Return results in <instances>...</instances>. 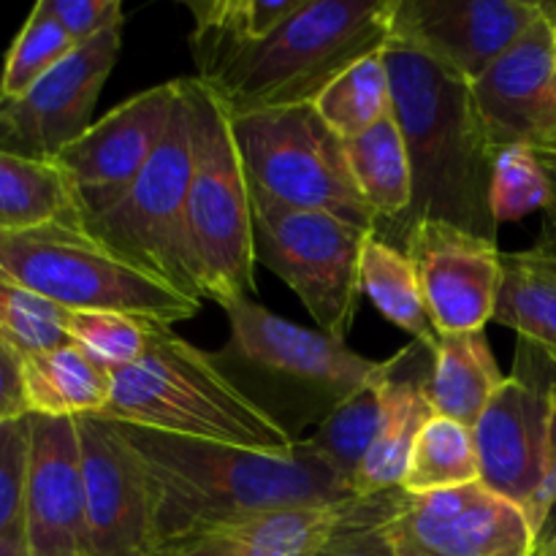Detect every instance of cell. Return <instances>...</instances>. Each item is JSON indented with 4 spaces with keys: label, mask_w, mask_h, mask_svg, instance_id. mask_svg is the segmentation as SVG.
<instances>
[{
    "label": "cell",
    "mask_w": 556,
    "mask_h": 556,
    "mask_svg": "<svg viewBox=\"0 0 556 556\" xmlns=\"http://www.w3.org/2000/svg\"><path fill=\"white\" fill-rule=\"evenodd\" d=\"M117 427L144 467L157 546L206 535L264 510L356 497L342 472L309 440L271 454L119 421Z\"/></svg>",
    "instance_id": "1"
},
{
    "label": "cell",
    "mask_w": 556,
    "mask_h": 556,
    "mask_svg": "<svg viewBox=\"0 0 556 556\" xmlns=\"http://www.w3.org/2000/svg\"><path fill=\"white\" fill-rule=\"evenodd\" d=\"M394 117L405 136L413 168V206L391 244L400 248L407 228L445 220L497 242L500 226L489 210L494 144L472 98V85L391 36L386 43Z\"/></svg>",
    "instance_id": "2"
},
{
    "label": "cell",
    "mask_w": 556,
    "mask_h": 556,
    "mask_svg": "<svg viewBox=\"0 0 556 556\" xmlns=\"http://www.w3.org/2000/svg\"><path fill=\"white\" fill-rule=\"evenodd\" d=\"M228 342L210 353L223 378L293 443L307 440L351 396L380 380L389 362H372L342 340L269 313L253 299L226 304Z\"/></svg>",
    "instance_id": "3"
},
{
    "label": "cell",
    "mask_w": 556,
    "mask_h": 556,
    "mask_svg": "<svg viewBox=\"0 0 556 556\" xmlns=\"http://www.w3.org/2000/svg\"><path fill=\"white\" fill-rule=\"evenodd\" d=\"M396 0H304L271 36L231 54L210 79L231 117L313 106L356 60L391 38Z\"/></svg>",
    "instance_id": "4"
},
{
    "label": "cell",
    "mask_w": 556,
    "mask_h": 556,
    "mask_svg": "<svg viewBox=\"0 0 556 556\" xmlns=\"http://www.w3.org/2000/svg\"><path fill=\"white\" fill-rule=\"evenodd\" d=\"M112 378L103 410L112 421L271 454L296 445L223 378L210 353L174 334L172 326H155L144 356L112 369Z\"/></svg>",
    "instance_id": "5"
},
{
    "label": "cell",
    "mask_w": 556,
    "mask_h": 556,
    "mask_svg": "<svg viewBox=\"0 0 556 556\" xmlns=\"http://www.w3.org/2000/svg\"><path fill=\"white\" fill-rule=\"evenodd\" d=\"M190 109V185L185 223L201 299L215 304L255 293L253 199L231 114L210 85L182 79Z\"/></svg>",
    "instance_id": "6"
},
{
    "label": "cell",
    "mask_w": 556,
    "mask_h": 556,
    "mask_svg": "<svg viewBox=\"0 0 556 556\" xmlns=\"http://www.w3.org/2000/svg\"><path fill=\"white\" fill-rule=\"evenodd\" d=\"M0 271L65 313H123L172 326L201 309L199 299L134 269L74 226L0 231Z\"/></svg>",
    "instance_id": "7"
},
{
    "label": "cell",
    "mask_w": 556,
    "mask_h": 556,
    "mask_svg": "<svg viewBox=\"0 0 556 556\" xmlns=\"http://www.w3.org/2000/svg\"><path fill=\"white\" fill-rule=\"evenodd\" d=\"M250 188L296 210L329 212L375 231L353 182L345 141L309 103L231 117Z\"/></svg>",
    "instance_id": "8"
},
{
    "label": "cell",
    "mask_w": 556,
    "mask_h": 556,
    "mask_svg": "<svg viewBox=\"0 0 556 556\" xmlns=\"http://www.w3.org/2000/svg\"><path fill=\"white\" fill-rule=\"evenodd\" d=\"M190 163V109L182 90L168 134L144 172L109 210L81 223V228L119 261L201 302L185 223Z\"/></svg>",
    "instance_id": "9"
},
{
    "label": "cell",
    "mask_w": 556,
    "mask_h": 556,
    "mask_svg": "<svg viewBox=\"0 0 556 556\" xmlns=\"http://www.w3.org/2000/svg\"><path fill=\"white\" fill-rule=\"evenodd\" d=\"M255 261L275 271L307 307L320 331L345 342L356 318L358 266L372 231L329 212L296 210L250 188Z\"/></svg>",
    "instance_id": "10"
},
{
    "label": "cell",
    "mask_w": 556,
    "mask_h": 556,
    "mask_svg": "<svg viewBox=\"0 0 556 556\" xmlns=\"http://www.w3.org/2000/svg\"><path fill=\"white\" fill-rule=\"evenodd\" d=\"M396 556H535L543 535L521 505L481 481L407 494L386 521Z\"/></svg>",
    "instance_id": "11"
},
{
    "label": "cell",
    "mask_w": 556,
    "mask_h": 556,
    "mask_svg": "<svg viewBox=\"0 0 556 556\" xmlns=\"http://www.w3.org/2000/svg\"><path fill=\"white\" fill-rule=\"evenodd\" d=\"M123 27H109L76 47L20 98H0V150L54 163L90 128L92 109L123 47Z\"/></svg>",
    "instance_id": "12"
},
{
    "label": "cell",
    "mask_w": 556,
    "mask_h": 556,
    "mask_svg": "<svg viewBox=\"0 0 556 556\" xmlns=\"http://www.w3.org/2000/svg\"><path fill=\"white\" fill-rule=\"evenodd\" d=\"M182 98V79L163 81L114 106L79 139L60 152L58 163L71 179L81 223L114 204L144 172Z\"/></svg>",
    "instance_id": "13"
},
{
    "label": "cell",
    "mask_w": 556,
    "mask_h": 556,
    "mask_svg": "<svg viewBox=\"0 0 556 556\" xmlns=\"http://www.w3.org/2000/svg\"><path fill=\"white\" fill-rule=\"evenodd\" d=\"M413 261L434 331H483L497 313L503 288V250L445 220H421L400 244Z\"/></svg>",
    "instance_id": "14"
},
{
    "label": "cell",
    "mask_w": 556,
    "mask_h": 556,
    "mask_svg": "<svg viewBox=\"0 0 556 556\" xmlns=\"http://www.w3.org/2000/svg\"><path fill=\"white\" fill-rule=\"evenodd\" d=\"M76 429L85 470L87 556H152L155 514L139 456L112 418L81 416Z\"/></svg>",
    "instance_id": "15"
},
{
    "label": "cell",
    "mask_w": 556,
    "mask_h": 556,
    "mask_svg": "<svg viewBox=\"0 0 556 556\" xmlns=\"http://www.w3.org/2000/svg\"><path fill=\"white\" fill-rule=\"evenodd\" d=\"M538 20L541 3L532 0H396L391 36L472 85Z\"/></svg>",
    "instance_id": "16"
},
{
    "label": "cell",
    "mask_w": 556,
    "mask_h": 556,
    "mask_svg": "<svg viewBox=\"0 0 556 556\" xmlns=\"http://www.w3.org/2000/svg\"><path fill=\"white\" fill-rule=\"evenodd\" d=\"M25 552L27 556H87L85 470L76 418L30 416Z\"/></svg>",
    "instance_id": "17"
},
{
    "label": "cell",
    "mask_w": 556,
    "mask_h": 556,
    "mask_svg": "<svg viewBox=\"0 0 556 556\" xmlns=\"http://www.w3.org/2000/svg\"><path fill=\"white\" fill-rule=\"evenodd\" d=\"M472 440L483 486L530 516L546 478L548 383L505 378L472 427Z\"/></svg>",
    "instance_id": "18"
},
{
    "label": "cell",
    "mask_w": 556,
    "mask_h": 556,
    "mask_svg": "<svg viewBox=\"0 0 556 556\" xmlns=\"http://www.w3.org/2000/svg\"><path fill=\"white\" fill-rule=\"evenodd\" d=\"M494 150L556 134V38L541 20L472 81Z\"/></svg>",
    "instance_id": "19"
},
{
    "label": "cell",
    "mask_w": 556,
    "mask_h": 556,
    "mask_svg": "<svg viewBox=\"0 0 556 556\" xmlns=\"http://www.w3.org/2000/svg\"><path fill=\"white\" fill-rule=\"evenodd\" d=\"M432 356V348L413 342L391 358L389 375L383 378V427H380L378 443L372 445L353 481L356 497H372V494L402 486L413 443L424 424L434 416L432 402H429Z\"/></svg>",
    "instance_id": "20"
},
{
    "label": "cell",
    "mask_w": 556,
    "mask_h": 556,
    "mask_svg": "<svg viewBox=\"0 0 556 556\" xmlns=\"http://www.w3.org/2000/svg\"><path fill=\"white\" fill-rule=\"evenodd\" d=\"M494 320L516 331L521 358L543 364L556 378V250L535 244L521 253H503Z\"/></svg>",
    "instance_id": "21"
},
{
    "label": "cell",
    "mask_w": 556,
    "mask_h": 556,
    "mask_svg": "<svg viewBox=\"0 0 556 556\" xmlns=\"http://www.w3.org/2000/svg\"><path fill=\"white\" fill-rule=\"evenodd\" d=\"M367 497L342 503L288 505L233 521L206 535H217L233 556H315L348 521L356 519Z\"/></svg>",
    "instance_id": "22"
},
{
    "label": "cell",
    "mask_w": 556,
    "mask_h": 556,
    "mask_svg": "<svg viewBox=\"0 0 556 556\" xmlns=\"http://www.w3.org/2000/svg\"><path fill=\"white\" fill-rule=\"evenodd\" d=\"M22 386L30 416H103L112 400V369L74 342L20 358Z\"/></svg>",
    "instance_id": "23"
},
{
    "label": "cell",
    "mask_w": 556,
    "mask_h": 556,
    "mask_svg": "<svg viewBox=\"0 0 556 556\" xmlns=\"http://www.w3.org/2000/svg\"><path fill=\"white\" fill-rule=\"evenodd\" d=\"M345 155L358 195L375 217V233L391 242L413 206L410 155L394 114L345 141Z\"/></svg>",
    "instance_id": "24"
},
{
    "label": "cell",
    "mask_w": 556,
    "mask_h": 556,
    "mask_svg": "<svg viewBox=\"0 0 556 556\" xmlns=\"http://www.w3.org/2000/svg\"><path fill=\"white\" fill-rule=\"evenodd\" d=\"M503 380L483 331L438 337L429 372V402L438 416L472 429Z\"/></svg>",
    "instance_id": "25"
},
{
    "label": "cell",
    "mask_w": 556,
    "mask_h": 556,
    "mask_svg": "<svg viewBox=\"0 0 556 556\" xmlns=\"http://www.w3.org/2000/svg\"><path fill=\"white\" fill-rule=\"evenodd\" d=\"M41 226L81 228L74 185L58 163L0 150V231Z\"/></svg>",
    "instance_id": "26"
},
{
    "label": "cell",
    "mask_w": 556,
    "mask_h": 556,
    "mask_svg": "<svg viewBox=\"0 0 556 556\" xmlns=\"http://www.w3.org/2000/svg\"><path fill=\"white\" fill-rule=\"evenodd\" d=\"M304 0H206L188 3L195 16L193 58L199 79H210L231 54L264 41L286 20H291Z\"/></svg>",
    "instance_id": "27"
},
{
    "label": "cell",
    "mask_w": 556,
    "mask_h": 556,
    "mask_svg": "<svg viewBox=\"0 0 556 556\" xmlns=\"http://www.w3.org/2000/svg\"><path fill=\"white\" fill-rule=\"evenodd\" d=\"M358 288L386 320L434 351L438 331L424 302L418 271L405 250L380 239L375 231L369 233L362 250Z\"/></svg>",
    "instance_id": "28"
},
{
    "label": "cell",
    "mask_w": 556,
    "mask_h": 556,
    "mask_svg": "<svg viewBox=\"0 0 556 556\" xmlns=\"http://www.w3.org/2000/svg\"><path fill=\"white\" fill-rule=\"evenodd\" d=\"M313 109L326 125L351 141L367 134L378 123L394 114L391 96V74L386 63V47L375 49L367 58L356 60L351 68L342 71L324 92L313 101Z\"/></svg>",
    "instance_id": "29"
},
{
    "label": "cell",
    "mask_w": 556,
    "mask_h": 556,
    "mask_svg": "<svg viewBox=\"0 0 556 556\" xmlns=\"http://www.w3.org/2000/svg\"><path fill=\"white\" fill-rule=\"evenodd\" d=\"M481 481L472 429L434 413L413 443L402 492L432 494Z\"/></svg>",
    "instance_id": "30"
},
{
    "label": "cell",
    "mask_w": 556,
    "mask_h": 556,
    "mask_svg": "<svg viewBox=\"0 0 556 556\" xmlns=\"http://www.w3.org/2000/svg\"><path fill=\"white\" fill-rule=\"evenodd\" d=\"M391 367V358H389ZM389 375V369H386ZM383 375V378H386ZM383 378L375 380L364 391L345 402L337 413H331L313 434H307L309 443L342 472L348 483L356 481L364 459L369 456L372 445L378 443L380 427H383L386 402H383Z\"/></svg>",
    "instance_id": "31"
},
{
    "label": "cell",
    "mask_w": 556,
    "mask_h": 556,
    "mask_svg": "<svg viewBox=\"0 0 556 556\" xmlns=\"http://www.w3.org/2000/svg\"><path fill=\"white\" fill-rule=\"evenodd\" d=\"M552 206V182L538 157L535 147L519 141L494 152L492 185H489V210L497 226L516 223L530 212Z\"/></svg>",
    "instance_id": "32"
},
{
    "label": "cell",
    "mask_w": 556,
    "mask_h": 556,
    "mask_svg": "<svg viewBox=\"0 0 556 556\" xmlns=\"http://www.w3.org/2000/svg\"><path fill=\"white\" fill-rule=\"evenodd\" d=\"M74 49L76 43L71 41L68 33L41 9V3H36L5 54L3 74H0V98H20L54 65L63 63Z\"/></svg>",
    "instance_id": "33"
},
{
    "label": "cell",
    "mask_w": 556,
    "mask_h": 556,
    "mask_svg": "<svg viewBox=\"0 0 556 556\" xmlns=\"http://www.w3.org/2000/svg\"><path fill=\"white\" fill-rule=\"evenodd\" d=\"M0 342L20 358L65 345V309L43 302L0 271Z\"/></svg>",
    "instance_id": "34"
},
{
    "label": "cell",
    "mask_w": 556,
    "mask_h": 556,
    "mask_svg": "<svg viewBox=\"0 0 556 556\" xmlns=\"http://www.w3.org/2000/svg\"><path fill=\"white\" fill-rule=\"evenodd\" d=\"M155 326L163 324H147L123 313H65L68 340L109 369L139 362Z\"/></svg>",
    "instance_id": "35"
},
{
    "label": "cell",
    "mask_w": 556,
    "mask_h": 556,
    "mask_svg": "<svg viewBox=\"0 0 556 556\" xmlns=\"http://www.w3.org/2000/svg\"><path fill=\"white\" fill-rule=\"evenodd\" d=\"M30 416L0 424V541L25 546V483Z\"/></svg>",
    "instance_id": "36"
},
{
    "label": "cell",
    "mask_w": 556,
    "mask_h": 556,
    "mask_svg": "<svg viewBox=\"0 0 556 556\" xmlns=\"http://www.w3.org/2000/svg\"><path fill=\"white\" fill-rule=\"evenodd\" d=\"M402 500H405L402 489L367 497L362 514L348 521L315 556H396L383 527L400 508Z\"/></svg>",
    "instance_id": "37"
},
{
    "label": "cell",
    "mask_w": 556,
    "mask_h": 556,
    "mask_svg": "<svg viewBox=\"0 0 556 556\" xmlns=\"http://www.w3.org/2000/svg\"><path fill=\"white\" fill-rule=\"evenodd\" d=\"M38 3L68 33L76 47L125 22L119 0H38Z\"/></svg>",
    "instance_id": "38"
},
{
    "label": "cell",
    "mask_w": 556,
    "mask_h": 556,
    "mask_svg": "<svg viewBox=\"0 0 556 556\" xmlns=\"http://www.w3.org/2000/svg\"><path fill=\"white\" fill-rule=\"evenodd\" d=\"M556 508V378L548 383V445H546V478H543V489L535 500L530 519L535 530H546V521Z\"/></svg>",
    "instance_id": "39"
},
{
    "label": "cell",
    "mask_w": 556,
    "mask_h": 556,
    "mask_svg": "<svg viewBox=\"0 0 556 556\" xmlns=\"http://www.w3.org/2000/svg\"><path fill=\"white\" fill-rule=\"evenodd\" d=\"M30 416L22 386V362L11 348L0 342V424Z\"/></svg>",
    "instance_id": "40"
},
{
    "label": "cell",
    "mask_w": 556,
    "mask_h": 556,
    "mask_svg": "<svg viewBox=\"0 0 556 556\" xmlns=\"http://www.w3.org/2000/svg\"><path fill=\"white\" fill-rule=\"evenodd\" d=\"M538 157H541L543 168L548 174V182H552V206L546 210V223H543V231L538 242L541 244H556V134L543 136V139L532 141Z\"/></svg>",
    "instance_id": "41"
},
{
    "label": "cell",
    "mask_w": 556,
    "mask_h": 556,
    "mask_svg": "<svg viewBox=\"0 0 556 556\" xmlns=\"http://www.w3.org/2000/svg\"><path fill=\"white\" fill-rule=\"evenodd\" d=\"M152 556H233L231 548L220 541L217 535H195L182 538V541H172L157 546Z\"/></svg>",
    "instance_id": "42"
},
{
    "label": "cell",
    "mask_w": 556,
    "mask_h": 556,
    "mask_svg": "<svg viewBox=\"0 0 556 556\" xmlns=\"http://www.w3.org/2000/svg\"><path fill=\"white\" fill-rule=\"evenodd\" d=\"M0 556H27L22 543H5L0 541Z\"/></svg>",
    "instance_id": "43"
},
{
    "label": "cell",
    "mask_w": 556,
    "mask_h": 556,
    "mask_svg": "<svg viewBox=\"0 0 556 556\" xmlns=\"http://www.w3.org/2000/svg\"><path fill=\"white\" fill-rule=\"evenodd\" d=\"M535 556H556V532H554V535L543 538L541 548H538Z\"/></svg>",
    "instance_id": "44"
},
{
    "label": "cell",
    "mask_w": 556,
    "mask_h": 556,
    "mask_svg": "<svg viewBox=\"0 0 556 556\" xmlns=\"http://www.w3.org/2000/svg\"><path fill=\"white\" fill-rule=\"evenodd\" d=\"M541 11H543V16L548 20V25H552L554 38H556V3H541Z\"/></svg>",
    "instance_id": "45"
},
{
    "label": "cell",
    "mask_w": 556,
    "mask_h": 556,
    "mask_svg": "<svg viewBox=\"0 0 556 556\" xmlns=\"http://www.w3.org/2000/svg\"><path fill=\"white\" fill-rule=\"evenodd\" d=\"M541 244V242H538ZM541 248H546V250H556V244H541Z\"/></svg>",
    "instance_id": "46"
}]
</instances>
